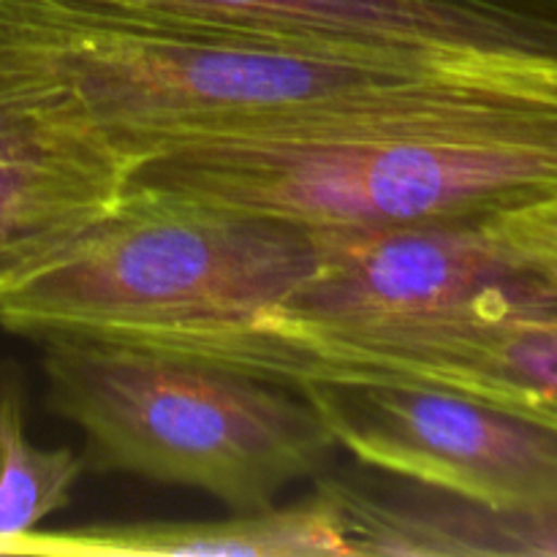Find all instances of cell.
I'll list each match as a JSON object with an SVG mask.
<instances>
[{
	"label": "cell",
	"instance_id": "cell-11",
	"mask_svg": "<svg viewBox=\"0 0 557 557\" xmlns=\"http://www.w3.org/2000/svg\"><path fill=\"white\" fill-rule=\"evenodd\" d=\"M9 555H253L321 557L351 555L330 498L315 490L292 506L234 511L226 520L103 522L69 531H30Z\"/></svg>",
	"mask_w": 557,
	"mask_h": 557
},
{
	"label": "cell",
	"instance_id": "cell-8",
	"mask_svg": "<svg viewBox=\"0 0 557 557\" xmlns=\"http://www.w3.org/2000/svg\"><path fill=\"white\" fill-rule=\"evenodd\" d=\"M490 302H557V288L506 250L490 221L330 232L319 270L245 326L370 332Z\"/></svg>",
	"mask_w": 557,
	"mask_h": 557
},
{
	"label": "cell",
	"instance_id": "cell-2",
	"mask_svg": "<svg viewBox=\"0 0 557 557\" xmlns=\"http://www.w3.org/2000/svg\"><path fill=\"white\" fill-rule=\"evenodd\" d=\"M47 406L85 435V468L275 506L335 438L308 397L223 364L90 337L41 341Z\"/></svg>",
	"mask_w": 557,
	"mask_h": 557
},
{
	"label": "cell",
	"instance_id": "cell-6",
	"mask_svg": "<svg viewBox=\"0 0 557 557\" xmlns=\"http://www.w3.org/2000/svg\"><path fill=\"white\" fill-rule=\"evenodd\" d=\"M259 379L302 384H408L498 403L557 424V308L476 305L370 332H261Z\"/></svg>",
	"mask_w": 557,
	"mask_h": 557
},
{
	"label": "cell",
	"instance_id": "cell-13",
	"mask_svg": "<svg viewBox=\"0 0 557 557\" xmlns=\"http://www.w3.org/2000/svg\"><path fill=\"white\" fill-rule=\"evenodd\" d=\"M20 397H22L20 381H14V379H0V441H3L5 413H9V408L14 406V400H20Z\"/></svg>",
	"mask_w": 557,
	"mask_h": 557
},
{
	"label": "cell",
	"instance_id": "cell-7",
	"mask_svg": "<svg viewBox=\"0 0 557 557\" xmlns=\"http://www.w3.org/2000/svg\"><path fill=\"white\" fill-rule=\"evenodd\" d=\"M362 466L493 509L557 500V424L408 384L297 386Z\"/></svg>",
	"mask_w": 557,
	"mask_h": 557
},
{
	"label": "cell",
	"instance_id": "cell-12",
	"mask_svg": "<svg viewBox=\"0 0 557 557\" xmlns=\"http://www.w3.org/2000/svg\"><path fill=\"white\" fill-rule=\"evenodd\" d=\"M490 228L528 270L557 288V199L490 218Z\"/></svg>",
	"mask_w": 557,
	"mask_h": 557
},
{
	"label": "cell",
	"instance_id": "cell-5",
	"mask_svg": "<svg viewBox=\"0 0 557 557\" xmlns=\"http://www.w3.org/2000/svg\"><path fill=\"white\" fill-rule=\"evenodd\" d=\"M63 30L435 54L557 82V0H0Z\"/></svg>",
	"mask_w": 557,
	"mask_h": 557
},
{
	"label": "cell",
	"instance_id": "cell-10",
	"mask_svg": "<svg viewBox=\"0 0 557 557\" xmlns=\"http://www.w3.org/2000/svg\"><path fill=\"white\" fill-rule=\"evenodd\" d=\"M324 493L351 555L557 557V500L533 509H493L438 490L406 498L343 479H324Z\"/></svg>",
	"mask_w": 557,
	"mask_h": 557
},
{
	"label": "cell",
	"instance_id": "cell-3",
	"mask_svg": "<svg viewBox=\"0 0 557 557\" xmlns=\"http://www.w3.org/2000/svg\"><path fill=\"white\" fill-rule=\"evenodd\" d=\"M330 232L125 190L107 218L0 294L11 335L139 343L245 326L324 261Z\"/></svg>",
	"mask_w": 557,
	"mask_h": 557
},
{
	"label": "cell",
	"instance_id": "cell-4",
	"mask_svg": "<svg viewBox=\"0 0 557 557\" xmlns=\"http://www.w3.org/2000/svg\"><path fill=\"white\" fill-rule=\"evenodd\" d=\"M125 190L319 232L490 221L557 199V123L308 145H201L147 158Z\"/></svg>",
	"mask_w": 557,
	"mask_h": 557
},
{
	"label": "cell",
	"instance_id": "cell-1",
	"mask_svg": "<svg viewBox=\"0 0 557 557\" xmlns=\"http://www.w3.org/2000/svg\"><path fill=\"white\" fill-rule=\"evenodd\" d=\"M0 71L131 169L201 145L511 134L557 123V82L406 52L63 30L0 9Z\"/></svg>",
	"mask_w": 557,
	"mask_h": 557
},
{
	"label": "cell",
	"instance_id": "cell-9",
	"mask_svg": "<svg viewBox=\"0 0 557 557\" xmlns=\"http://www.w3.org/2000/svg\"><path fill=\"white\" fill-rule=\"evenodd\" d=\"M128 166L0 71V294L120 205Z\"/></svg>",
	"mask_w": 557,
	"mask_h": 557
}]
</instances>
